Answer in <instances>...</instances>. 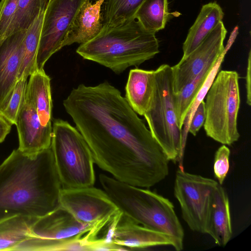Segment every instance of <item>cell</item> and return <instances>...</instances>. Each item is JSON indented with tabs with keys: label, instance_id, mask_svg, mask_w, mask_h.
<instances>
[{
	"label": "cell",
	"instance_id": "obj_1",
	"mask_svg": "<svg viewBox=\"0 0 251 251\" xmlns=\"http://www.w3.org/2000/svg\"><path fill=\"white\" fill-rule=\"evenodd\" d=\"M94 163L116 179L150 188L169 174V159L118 89L79 84L63 101Z\"/></svg>",
	"mask_w": 251,
	"mask_h": 251
},
{
	"label": "cell",
	"instance_id": "obj_2",
	"mask_svg": "<svg viewBox=\"0 0 251 251\" xmlns=\"http://www.w3.org/2000/svg\"><path fill=\"white\" fill-rule=\"evenodd\" d=\"M62 189L50 147L33 156L14 150L0 164V219L45 216L60 205Z\"/></svg>",
	"mask_w": 251,
	"mask_h": 251
},
{
	"label": "cell",
	"instance_id": "obj_3",
	"mask_svg": "<svg viewBox=\"0 0 251 251\" xmlns=\"http://www.w3.org/2000/svg\"><path fill=\"white\" fill-rule=\"evenodd\" d=\"M84 59L97 62L120 74L138 66L159 53L155 33L148 31L133 19L116 26H103L100 32L76 49Z\"/></svg>",
	"mask_w": 251,
	"mask_h": 251
},
{
	"label": "cell",
	"instance_id": "obj_4",
	"mask_svg": "<svg viewBox=\"0 0 251 251\" xmlns=\"http://www.w3.org/2000/svg\"><path fill=\"white\" fill-rule=\"evenodd\" d=\"M103 189L123 214L146 227L170 236L176 251L183 248L184 230L168 199L149 189L99 176Z\"/></svg>",
	"mask_w": 251,
	"mask_h": 251
},
{
	"label": "cell",
	"instance_id": "obj_5",
	"mask_svg": "<svg viewBox=\"0 0 251 251\" xmlns=\"http://www.w3.org/2000/svg\"><path fill=\"white\" fill-rule=\"evenodd\" d=\"M50 148L62 189L93 186L94 159L85 140L67 121L53 124Z\"/></svg>",
	"mask_w": 251,
	"mask_h": 251
},
{
	"label": "cell",
	"instance_id": "obj_6",
	"mask_svg": "<svg viewBox=\"0 0 251 251\" xmlns=\"http://www.w3.org/2000/svg\"><path fill=\"white\" fill-rule=\"evenodd\" d=\"M203 124L207 136L231 145L240 137L237 117L240 105L239 75L234 71L218 73L206 95Z\"/></svg>",
	"mask_w": 251,
	"mask_h": 251
},
{
	"label": "cell",
	"instance_id": "obj_7",
	"mask_svg": "<svg viewBox=\"0 0 251 251\" xmlns=\"http://www.w3.org/2000/svg\"><path fill=\"white\" fill-rule=\"evenodd\" d=\"M155 71L156 90L151 109L144 115L153 137L169 160L176 162L183 150L177 121L172 67L162 64Z\"/></svg>",
	"mask_w": 251,
	"mask_h": 251
},
{
	"label": "cell",
	"instance_id": "obj_8",
	"mask_svg": "<svg viewBox=\"0 0 251 251\" xmlns=\"http://www.w3.org/2000/svg\"><path fill=\"white\" fill-rule=\"evenodd\" d=\"M219 183L186 172L180 166L176 172L174 193L182 217L193 231L207 234L214 190Z\"/></svg>",
	"mask_w": 251,
	"mask_h": 251
},
{
	"label": "cell",
	"instance_id": "obj_9",
	"mask_svg": "<svg viewBox=\"0 0 251 251\" xmlns=\"http://www.w3.org/2000/svg\"><path fill=\"white\" fill-rule=\"evenodd\" d=\"M84 0H49L45 10L36 57V68L44 69L61 44L75 16Z\"/></svg>",
	"mask_w": 251,
	"mask_h": 251
},
{
	"label": "cell",
	"instance_id": "obj_10",
	"mask_svg": "<svg viewBox=\"0 0 251 251\" xmlns=\"http://www.w3.org/2000/svg\"><path fill=\"white\" fill-rule=\"evenodd\" d=\"M59 202L77 220L86 224L110 221L121 212L103 190L93 186L62 189Z\"/></svg>",
	"mask_w": 251,
	"mask_h": 251
},
{
	"label": "cell",
	"instance_id": "obj_11",
	"mask_svg": "<svg viewBox=\"0 0 251 251\" xmlns=\"http://www.w3.org/2000/svg\"><path fill=\"white\" fill-rule=\"evenodd\" d=\"M226 33L223 21L220 22L195 50L172 67L175 93L195 78L208 64L226 52L224 46Z\"/></svg>",
	"mask_w": 251,
	"mask_h": 251
},
{
	"label": "cell",
	"instance_id": "obj_12",
	"mask_svg": "<svg viewBox=\"0 0 251 251\" xmlns=\"http://www.w3.org/2000/svg\"><path fill=\"white\" fill-rule=\"evenodd\" d=\"M109 222L92 224L81 222L60 205L51 212L35 221L31 226V235L29 239L53 240L71 239L83 235L101 224Z\"/></svg>",
	"mask_w": 251,
	"mask_h": 251
},
{
	"label": "cell",
	"instance_id": "obj_13",
	"mask_svg": "<svg viewBox=\"0 0 251 251\" xmlns=\"http://www.w3.org/2000/svg\"><path fill=\"white\" fill-rule=\"evenodd\" d=\"M15 125L19 138L18 149L23 153L33 156L50 147L52 125L41 124L35 109L25 96Z\"/></svg>",
	"mask_w": 251,
	"mask_h": 251
},
{
	"label": "cell",
	"instance_id": "obj_14",
	"mask_svg": "<svg viewBox=\"0 0 251 251\" xmlns=\"http://www.w3.org/2000/svg\"><path fill=\"white\" fill-rule=\"evenodd\" d=\"M26 30L12 34L0 44V112L6 105L18 81Z\"/></svg>",
	"mask_w": 251,
	"mask_h": 251
},
{
	"label": "cell",
	"instance_id": "obj_15",
	"mask_svg": "<svg viewBox=\"0 0 251 251\" xmlns=\"http://www.w3.org/2000/svg\"><path fill=\"white\" fill-rule=\"evenodd\" d=\"M112 241L127 250L164 245L173 247L174 244L170 236L141 226L123 213L115 227Z\"/></svg>",
	"mask_w": 251,
	"mask_h": 251
},
{
	"label": "cell",
	"instance_id": "obj_16",
	"mask_svg": "<svg viewBox=\"0 0 251 251\" xmlns=\"http://www.w3.org/2000/svg\"><path fill=\"white\" fill-rule=\"evenodd\" d=\"M104 0H84L75 16L62 43L61 49L74 43H85L96 37L103 25L101 8Z\"/></svg>",
	"mask_w": 251,
	"mask_h": 251
},
{
	"label": "cell",
	"instance_id": "obj_17",
	"mask_svg": "<svg viewBox=\"0 0 251 251\" xmlns=\"http://www.w3.org/2000/svg\"><path fill=\"white\" fill-rule=\"evenodd\" d=\"M155 71L131 70L126 86V99L133 110L144 116L151 108L155 96Z\"/></svg>",
	"mask_w": 251,
	"mask_h": 251
},
{
	"label": "cell",
	"instance_id": "obj_18",
	"mask_svg": "<svg viewBox=\"0 0 251 251\" xmlns=\"http://www.w3.org/2000/svg\"><path fill=\"white\" fill-rule=\"evenodd\" d=\"M207 234L220 246H226L232 236L228 197L219 183L214 192Z\"/></svg>",
	"mask_w": 251,
	"mask_h": 251
},
{
	"label": "cell",
	"instance_id": "obj_19",
	"mask_svg": "<svg viewBox=\"0 0 251 251\" xmlns=\"http://www.w3.org/2000/svg\"><path fill=\"white\" fill-rule=\"evenodd\" d=\"M25 97L31 102L43 126L51 125L52 102L50 77L44 69H36L30 75Z\"/></svg>",
	"mask_w": 251,
	"mask_h": 251
},
{
	"label": "cell",
	"instance_id": "obj_20",
	"mask_svg": "<svg viewBox=\"0 0 251 251\" xmlns=\"http://www.w3.org/2000/svg\"><path fill=\"white\" fill-rule=\"evenodd\" d=\"M224 15L222 8L215 1L202 6L183 43L182 58L187 57L202 42L217 24L223 21Z\"/></svg>",
	"mask_w": 251,
	"mask_h": 251
},
{
	"label": "cell",
	"instance_id": "obj_21",
	"mask_svg": "<svg viewBox=\"0 0 251 251\" xmlns=\"http://www.w3.org/2000/svg\"><path fill=\"white\" fill-rule=\"evenodd\" d=\"M37 219L18 215L0 219V251H17L31 237V226Z\"/></svg>",
	"mask_w": 251,
	"mask_h": 251
},
{
	"label": "cell",
	"instance_id": "obj_22",
	"mask_svg": "<svg viewBox=\"0 0 251 251\" xmlns=\"http://www.w3.org/2000/svg\"><path fill=\"white\" fill-rule=\"evenodd\" d=\"M45 10H42L26 29L24 40V54L18 74L17 80L27 79L37 69L36 57Z\"/></svg>",
	"mask_w": 251,
	"mask_h": 251
},
{
	"label": "cell",
	"instance_id": "obj_23",
	"mask_svg": "<svg viewBox=\"0 0 251 251\" xmlns=\"http://www.w3.org/2000/svg\"><path fill=\"white\" fill-rule=\"evenodd\" d=\"M145 0H104L101 8L103 26H116L135 18Z\"/></svg>",
	"mask_w": 251,
	"mask_h": 251
},
{
	"label": "cell",
	"instance_id": "obj_24",
	"mask_svg": "<svg viewBox=\"0 0 251 251\" xmlns=\"http://www.w3.org/2000/svg\"><path fill=\"white\" fill-rule=\"evenodd\" d=\"M169 16L168 0H145L136 15L145 29L155 33L165 28Z\"/></svg>",
	"mask_w": 251,
	"mask_h": 251
},
{
	"label": "cell",
	"instance_id": "obj_25",
	"mask_svg": "<svg viewBox=\"0 0 251 251\" xmlns=\"http://www.w3.org/2000/svg\"><path fill=\"white\" fill-rule=\"evenodd\" d=\"M217 61L208 64L195 78L184 85L178 93H175L177 121L180 128L183 126L196 96Z\"/></svg>",
	"mask_w": 251,
	"mask_h": 251
},
{
	"label": "cell",
	"instance_id": "obj_26",
	"mask_svg": "<svg viewBox=\"0 0 251 251\" xmlns=\"http://www.w3.org/2000/svg\"><path fill=\"white\" fill-rule=\"evenodd\" d=\"M49 0H19L5 38L22 30H26L40 12L46 9Z\"/></svg>",
	"mask_w": 251,
	"mask_h": 251
},
{
	"label": "cell",
	"instance_id": "obj_27",
	"mask_svg": "<svg viewBox=\"0 0 251 251\" xmlns=\"http://www.w3.org/2000/svg\"><path fill=\"white\" fill-rule=\"evenodd\" d=\"M27 79L22 78L16 83L12 95L0 115L10 125L16 124L20 109L24 100Z\"/></svg>",
	"mask_w": 251,
	"mask_h": 251
},
{
	"label": "cell",
	"instance_id": "obj_28",
	"mask_svg": "<svg viewBox=\"0 0 251 251\" xmlns=\"http://www.w3.org/2000/svg\"><path fill=\"white\" fill-rule=\"evenodd\" d=\"M226 53V52H224L217 60L215 65L209 72L203 85L196 96L195 100L187 114L183 125L184 126V129L182 132V138L184 145L186 141L187 134L188 132V127L191 117L199 104L202 100H204V98L206 96L209 89L212 85L216 75L219 72Z\"/></svg>",
	"mask_w": 251,
	"mask_h": 251
},
{
	"label": "cell",
	"instance_id": "obj_29",
	"mask_svg": "<svg viewBox=\"0 0 251 251\" xmlns=\"http://www.w3.org/2000/svg\"><path fill=\"white\" fill-rule=\"evenodd\" d=\"M230 154L229 148L225 145L220 147L215 153L213 166L214 173L221 185L223 183L228 172Z\"/></svg>",
	"mask_w": 251,
	"mask_h": 251
},
{
	"label": "cell",
	"instance_id": "obj_30",
	"mask_svg": "<svg viewBox=\"0 0 251 251\" xmlns=\"http://www.w3.org/2000/svg\"><path fill=\"white\" fill-rule=\"evenodd\" d=\"M18 1L19 0H1L0 1V44L5 38Z\"/></svg>",
	"mask_w": 251,
	"mask_h": 251
},
{
	"label": "cell",
	"instance_id": "obj_31",
	"mask_svg": "<svg viewBox=\"0 0 251 251\" xmlns=\"http://www.w3.org/2000/svg\"><path fill=\"white\" fill-rule=\"evenodd\" d=\"M206 117L205 102L202 100L197 107L191 117L188 127V132L196 136L203 125Z\"/></svg>",
	"mask_w": 251,
	"mask_h": 251
},
{
	"label": "cell",
	"instance_id": "obj_32",
	"mask_svg": "<svg viewBox=\"0 0 251 251\" xmlns=\"http://www.w3.org/2000/svg\"><path fill=\"white\" fill-rule=\"evenodd\" d=\"M246 87L247 92V103L249 105H251V51H249L247 73L246 76Z\"/></svg>",
	"mask_w": 251,
	"mask_h": 251
},
{
	"label": "cell",
	"instance_id": "obj_33",
	"mask_svg": "<svg viewBox=\"0 0 251 251\" xmlns=\"http://www.w3.org/2000/svg\"><path fill=\"white\" fill-rule=\"evenodd\" d=\"M11 126L0 115V143L3 142L9 133Z\"/></svg>",
	"mask_w": 251,
	"mask_h": 251
},
{
	"label": "cell",
	"instance_id": "obj_34",
	"mask_svg": "<svg viewBox=\"0 0 251 251\" xmlns=\"http://www.w3.org/2000/svg\"><path fill=\"white\" fill-rule=\"evenodd\" d=\"M91 0V1H92V0H95V1H96V0Z\"/></svg>",
	"mask_w": 251,
	"mask_h": 251
}]
</instances>
